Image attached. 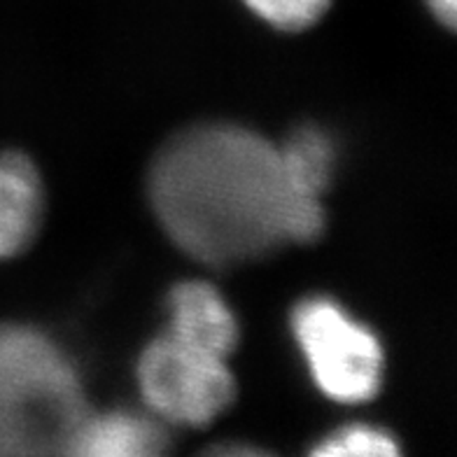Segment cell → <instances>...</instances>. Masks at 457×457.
<instances>
[{"label":"cell","instance_id":"52a82bcc","mask_svg":"<svg viewBox=\"0 0 457 457\" xmlns=\"http://www.w3.org/2000/svg\"><path fill=\"white\" fill-rule=\"evenodd\" d=\"M43 217V185L36 166L21 154H0V259L21 253Z\"/></svg>","mask_w":457,"mask_h":457},{"label":"cell","instance_id":"6da1fadb","mask_svg":"<svg viewBox=\"0 0 457 457\" xmlns=\"http://www.w3.org/2000/svg\"><path fill=\"white\" fill-rule=\"evenodd\" d=\"M150 196L175 245L211 266L313 241L325 227L322 204L289 178L280 147L231 124L175 136L152 166Z\"/></svg>","mask_w":457,"mask_h":457},{"label":"cell","instance_id":"8fae6325","mask_svg":"<svg viewBox=\"0 0 457 457\" xmlns=\"http://www.w3.org/2000/svg\"><path fill=\"white\" fill-rule=\"evenodd\" d=\"M429 10L434 12V17L444 21L448 29L455 26V14H457V0H428Z\"/></svg>","mask_w":457,"mask_h":457},{"label":"cell","instance_id":"277c9868","mask_svg":"<svg viewBox=\"0 0 457 457\" xmlns=\"http://www.w3.org/2000/svg\"><path fill=\"white\" fill-rule=\"evenodd\" d=\"M138 383L150 409L162 420L187 428H201L215 420L236 392L224 357L170 334L145 348L138 361Z\"/></svg>","mask_w":457,"mask_h":457},{"label":"cell","instance_id":"7a4b0ae2","mask_svg":"<svg viewBox=\"0 0 457 457\" xmlns=\"http://www.w3.org/2000/svg\"><path fill=\"white\" fill-rule=\"evenodd\" d=\"M89 413L71 357L33 327H0V457L66 453Z\"/></svg>","mask_w":457,"mask_h":457},{"label":"cell","instance_id":"8992f818","mask_svg":"<svg viewBox=\"0 0 457 457\" xmlns=\"http://www.w3.org/2000/svg\"><path fill=\"white\" fill-rule=\"evenodd\" d=\"M166 432L157 420L133 411L87 413L68 444V455L147 457L166 448Z\"/></svg>","mask_w":457,"mask_h":457},{"label":"cell","instance_id":"5b68a950","mask_svg":"<svg viewBox=\"0 0 457 457\" xmlns=\"http://www.w3.org/2000/svg\"><path fill=\"white\" fill-rule=\"evenodd\" d=\"M169 334L227 360L238 343V322L212 285L192 280L170 292Z\"/></svg>","mask_w":457,"mask_h":457},{"label":"cell","instance_id":"ba28073f","mask_svg":"<svg viewBox=\"0 0 457 457\" xmlns=\"http://www.w3.org/2000/svg\"><path fill=\"white\" fill-rule=\"evenodd\" d=\"M289 178L311 196H322L329 187L337 163V150L325 131L315 127H303L289 136L285 145H278Z\"/></svg>","mask_w":457,"mask_h":457},{"label":"cell","instance_id":"9c48e42d","mask_svg":"<svg viewBox=\"0 0 457 457\" xmlns=\"http://www.w3.org/2000/svg\"><path fill=\"white\" fill-rule=\"evenodd\" d=\"M313 453L320 457H390L397 455L399 445L383 429L350 425L320 441Z\"/></svg>","mask_w":457,"mask_h":457},{"label":"cell","instance_id":"3957f363","mask_svg":"<svg viewBox=\"0 0 457 457\" xmlns=\"http://www.w3.org/2000/svg\"><path fill=\"white\" fill-rule=\"evenodd\" d=\"M292 331L313 380L337 402H367L380 386L383 350L369 327L325 296L295 308Z\"/></svg>","mask_w":457,"mask_h":457},{"label":"cell","instance_id":"30bf717a","mask_svg":"<svg viewBox=\"0 0 457 457\" xmlns=\"http://www.w3.org/2000/svg\"><path fill=\"white\" fill-rule=\"evenodd\" d=\"M245 5L266 24L296 30L315 24L329 7V0H245Z\"/></svg>","mask_w":457,"mask_h":457}]
</instances>
